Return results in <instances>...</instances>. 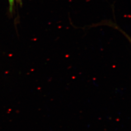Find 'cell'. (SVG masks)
Here are the masks:
<instances>
[{
    "label": "cell",
    "mask_w": 131,
    "mask_h": 131,
    "mask_svg": "<svg viewBox=\"0 0 131 131\" xmlns=\"http://www.w3.org/2000/svg\"><path fill=\"white\" fill-rule=\"evenodd\" d=\"M8 2L9 4L10 11L12 12L14 5V0H8Z\"/></svg>",
    "instance_id": "6da1fadb"
},
{
    "label": "cell",
    "mask_w": 131,
    "mask_h": 131,
    "mask_svg": "<svg viewBox=\"0 0 131 131\" xmlns=\"http://www.w3.org/2000/svg\"><path fill=\"white\" fill-rule=\"evenodd\" d=\"M16 1H17V2H18V3H20V4H21V0H16Z\"/></svg>",
    "instance_id": "7a4b0ae2"
}]
</instances>
